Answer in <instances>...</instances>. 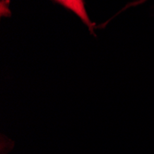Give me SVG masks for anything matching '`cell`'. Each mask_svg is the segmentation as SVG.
Masks as SVG:
<instances>
[{
  "mask_svg": "<svg viewBox=\"0 0 154 154\" xmlns=\"http://www.w3.org/2000/svg\"><path fill=\"white\" fill-rule=\"evenodd\" d=\"M144 1H146V0H138V1H137V2H135L134 4H132V6H133V5H139V4H142Z\"/></svg>",
  "mask_w": 154,
  "mask_h": 154,
  "instance_id": "2",
  "label": "cell"
},
{
  "mask_svg": "<svg viewBox=\"0 0 154 154\" xmlns=\"http://www.w3.org/2000/svg\"><path fill=\"white\" fill-rule=\"evenodd\" d=\"M57 1L59 2L64 7L73 11L75 14H77V15L79 17V19H81V20L89 27L90 31L91 32H93V31H92L93 23L91 21V20L88 16L85 7H84L83 0H57Z\"/></svg>",
  "mask_w": 154,
  "mask_h": 154,
  "instance_id": "1",
  "label": "cell"
}]
</instances>
